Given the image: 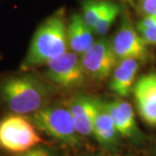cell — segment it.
I'll list each match as a JSON object with an SVG mask.
<instances>
[{
    "label": "cell",
    "instance_id": "cell-2",
    "mask_svg": "<svg viewBox=\"0 0 156 156\" xmlns=\"http://www.w3.org/2000/svg\"><path fill=\"white\" fill-rule=\"evenodd\" d=\"M67 23L63 9L46 18L37 29L20 70L31 71L68 50Z\"/></svg>",
    "mask_w": 156,
    "mask_h": 156
},
{
    "label": "cell",
    "instance_id": "cell-11",
    "mask_svg": "<svg viewBox=\"0 0 156 156\" xmlns=\"http://www.w3.org/2000/svg\"><path fill=\"white\" fill-rule=\"evenodd\" d=\"M93 135L103 148L108 150L116 147L120 137L111 115L103 105V101L100 99L94 121Z\"/></svg>",
    "mask_w": 156,
    "mask_h": 156
},
{
    "label": "cell",
    "instance_id": "cell-15",
    "mask_svg": "<svg viewBox=\"0 0 156 156\" xmlns=\"http://www.w3.org/2000/svg\"><path fill=\"white\" fill-rule=\"evenodd\" d=\"M108 4V2L100 0H88L83 4L82 17L84 22L92 30L94 29L101 13L106 9Z\"/></svg>",
    "mask_w": 156,
    "mask_h": 156
},
{
    "label": "cell",
    "instance_id": "cell-7",
    "mask_svg": "<svg viewBox=\"0 0 156 156\" xmlns=\"http://www.w3.org/2000/svg\"><path fill=\"white\" fill-rule=\"evenodd\" d=\"M112 45L119 61L123 59L145 60L148 53V44L127 19L123 20L112 41Z\"/></svg>",
    "mask_w": 156,
    "mask_h": 156
},
{
    "label": "cell",
    "instance_id": "cell-8",
    "mask_svg": "<svg viewBox=\"0 0 156 156\" xmlns=\"http://www.w3.org/2000/svg\"><path fill=\"white\" fill-rule=\"evenodd\" d=\"M103 105L111 115L121 137L129 140L136 145L145 141V136L137 125L134 112L130 103L126 101H103Z\"/></svg>",
    "mask_w": 156,
    "mask_h": 156
},
{
    "label": "cell",
    "instance_id": "cell-14",
    "mask_svg": "<svg viewBox=\"0 0 156 156\" xmlns=\"http://www.w3.org/2000/svg\"><path fill=\"white\" fill-rule=\"evenodd\" d=\"M120 11L121 9L118 5L108 2L106 9L101 13L99 19L94 26V33L100 37H105L109 29L111 28L113 23L115 22V19L120 14Z\"/></svg>",
    "mask_w": 156,
    "mask_h": 156
},
{
    "label": "cell",
    "instance_id": "cell-19",
    "mask_svg": "<svg viewBox=\"0 0 156 156\" xmlns=\"http://www.w3.org/2000/svg\"><path fill=\"white\" fill-rule=\"evenodd\" d=\"M153 155L156 156V144L154 146V152H153Z\"/></svg>",
    "mask_w": 156,
    "mask_h": 156
},
{
    "label": "cell",
    "instance_id": "cell-12",
    "mask_svg": "<svg viewBox=\"0 0 156 156\" xmlns=\"http://www.w3.org/2000/svg\"><path fill=\"white\" fill-rule=\"evenodd\" d=\"M94 31L79 14H74L67 24V38L71 51L82 56L95 43Z\"/></svg>",
    "mask_w": 156,
    "mask_h": 156
},
{
    "label": "cell",
    "instance_id": "cell-3",
    "mask_svg": "<svg viewBox=\"0 0 156 156\" xmlns=\"http://www.w3.org/2000/svg\"><path fill=\"white\" fill-rule=\"evenodd\" d=\"M38 131L70 147L81 146V138L69 108L46 106L27 116Z\"/></svg>",
    "mask_w": 156,
    "mask_h": 156
},
{
    "label": "cell",
    "instance_id": "cell-9",
    "mask_svg": "<svg viewBox=\"0 0 156 156\" xmlns=\"http://www.w3.org/2000/svg\"><path fill=\"white\" fill-rule=\"evenodd\" d=\"M140 116L151 128H156V73L141 76L133 87Z\"/></svg>",
    "mask_w": 156,
    "mask_h": 156
},
{
    "label": "cell",
    "instance_id": "cell-4",
    "mask_svg": "<svg viewBox=\"0 0 156 156\" xmlns=\"http://www.w3.org/2000/svg\"><path fill=\"white\" fill-rule=\"evenodd\" d=\"M44 142L38 130L26 115L9 114L0 119V148L13 154Z\"/></svg>",
    "mask_w": 156,
    "mask_h": 156
},
{
    "label": "cell",
    "instance_id": "cell-10",
    "mask_svg": "<svg viewBox=\"0 0 156 156\" xmlns=\"http://www.w3.org/2000/svg\"><path fill=\"white\" fill-rule=\"evenodd\" d=\"M98 99L88 95H79L73 99L68 107L72 115L76 129L80 136L93 135Z\"/></svg>",
    "mask_w": 156,
    "mask_h": 156
},
{
    "label": "cell",
    "instance_id": "cell-1",
    "mask_svg": "<svg viewBox=\"0 0 156 156\" xmlns=\"http://www.w3.org/2000/svg\"><path fill=\"white\" fill-rule=\"evenodd\" d=\"M20 71L0 76V108L28 116L48 106L54 89L33 73Z\"/></svg>",
    "mask_w": 156,
    "mask_h": 156
},
{
    "label": "cell",
    "instance_id": "cell-5",
    "mask_svg": "<svg viewBox=\"0 0 156 156\" xmlns=\"http://www.w3.org/2000/svg\"><path fill=\"white\" fill-rule=\"evenodd\" d=\"M44 76L51 83L62 89L82 86L86 78L82 60L73 51H66L45 64Z\"/></svg>",
    "mask_w": 156,
    "mask_h": 156
},
{
    "label": "cell",
    "instance_id": "cell-6",
    "mask_svg": "<svg viewBox=\"0 0 156 156\" xmlns=\"http://www.w3.org/2000/svg\"><path fill=\"white\" fill-rule=\"evenodd\" d=\"M81 56L86 76L98 81L108 77L114 71L118 61L112 41L105 37H101L95 41Z\"/></svg>",
    "mask_w": 156,
    "mask_h": 156
},
{
    "label": "cell",
    "instance_id": "cell-16",
    "mask_svg": "<svg viewBox=\"0 0 156 156\" xmlns=\"http://www.w3.org/2000/svg\"><path fill=\"white\" fill-rule=\"evenodd\" d=\"M14 156H53V154L48 147L38 145L30 150L17 154Z\"/></svg>",
    "mask_w": 156,
    "mask_h": 156
},
{
    "label": "cell",
    "instance_id": "cell-13",
    "mask_svg": "<svg viewBox=\"0 0 156 156\" xmlns=\"http://www.w3.org/2000/svg\"><path fill=\"white\" fill-rule=\"evenodd\" d=\"M138 69L139 61L134 59L121 60L112 72L110 89L121 97L128 96L133 90Z\"/></svg>",
    "mask_w": 156,
    "mask_h": 156
},
{
    "label": "cell",
    "instance_id": "cell-20",
    "mask_svg": "<svg viewBox=\"0 0 156 156\" xmlns=\"http://www.w3.org/2000/svg\"><path fill=\"white\" fill-rule=\"evenodd\" d=\"M123 1H126V2H128V3H130V4H132V3H134V0H123Z\"/></svg>",
    "mask_w": 156,
    "mask_h": 156
},
{
    "label": "cell",
    "instance_id": "cell-17",
    "mask_svg": "<svg viewBox=\"0 0 156 156\" xmlns=\"http://www.w3.org/2000/svg\"><path fill=\"white\" fill-rule=\"evenodd\" d=\"M139 7L144 15H156V0H139Z\"/></svg>",
    "mask_w": 156,
    "mask_h": 156
},
{
    "label": "cell",
    "instance_id": "cell-18",
    "mask_svg": "<svg viewBox=\"0 0 156 156\" xmlns=\"http://www.w3.org/2000/svg\"><path fill=\"white\" fill-rule=\"evenodd\" d=\"M147 44H156V23L149 28L139 31Z\"/></svg>",
    "mask_w": 156,
    "mask_h": 156
}]
</instances>
